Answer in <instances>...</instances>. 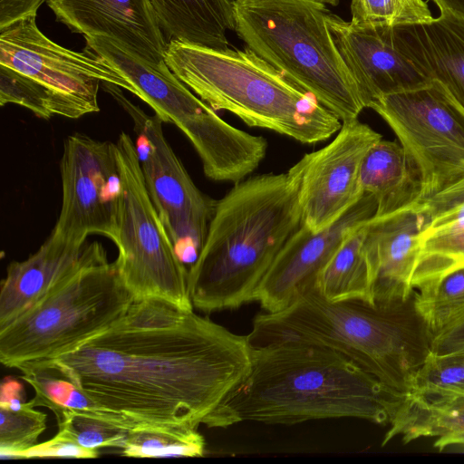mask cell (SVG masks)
<instances>
[{
  "mask_svg": "<svg viewBox=\"0 0 464 464\" xmlns=\"http://www.w3.org/2000/svg\"><path fill=\"white\" fill-rule=\"evenodd\" d=\"M382 135L358 119L343 121L332 141L305 153L288 171L298 185L302 226L319 232L334 224L364 195L360 169Z\"/></svg>",
  "mask_w": 464,
  "mask_h": 464,
  "instance_id": "14",
  "label": "cell"
},
{
  "mask_svg": "<svg viewBox=\"0 0 464 464\" xmlns=\"http://www.w3.org/2000/svg\"><path fill=\"white\" fill-rule=\"evenodd\" d=\"M107 256L98 242L77 243L50 235L38 250L6 269L0 289V328L87 264Z\"/></svg>",
  "mask_w": 464,
  "mask_h": 464,
  "instance_id": "19",
  "label": "cell"
},
{
  "mask_svg": "<svg viewBox=\"0 0 464 464\" xmlns=\"http://www.w3.org/2000/svg\"><path fill=\"white\" fill-rule=\"evenodd\" d=\"M98 456L99 450L82 447L69 434L59 430L53 438L17 453L15 459H94Z\"/></svg>",
  "mask_w": 464,
  "mask_h": 464,
  "instance_id": "34",
  "label": "cell"
},
{
  "mask_svg": "<svg viewBox=\"0 0 464 464\" xmlns=\"http://www.w3.org/2000/svg\"><path fill=\"white\" fill-rule=\"evenodd\" d=\"M404 394L334 350L299 343H272L252 347L248 373L202 424L292 425L335 418L387 424Z\"/></svg>",
  "mask_w": 464,
  "mask_h": 464,
  "instance_id": "2",
  "label": "cell"
},
{
  "mask_svg": "<svg viewBox=\"0 0 464 464\" xmlns=\"http://www.w3.org/2000/svg\"><path fill=\"white\" fill-rule=\"evenodd\" d=\"M204 437L188 426L139 424L129 430L122 455L132 458L201 457Z\"/></svg>",
  "mask_w": 464,
  "mask_h": 464,
  "instance_id": "27",
  "label": "cell"
},
{
  "mask_svg": "<svg viewBox=\"0 0 464 464\" xmlns=\"http://www.w3.org/2000/svg\"><path fill=\"white\" fill-rule=\"evenodd\" d=\"M440 12H450L464 18V0H430Z\"/></svg>",
  "mask_w": 464,
  "mask_h": 464,
  "instance_id": "38",
  "label": "cell"
},
{
  "mask_svg": "<svg viewBox=\"0 0 464 464\" xmlns=\"http://www.w3.org/2000/svg\"><path fill=\"white\" fill-rule=\"evenodd\" d=\"M235 31L246 48L312 94L341 121L365 109L314 0H234Z\"/></svg>",
  "mask_w": 464,
  "mask_h": 464,
  "instance_id": "6",
  "label": "cell"
},
{
  "mask_svg": "<svg viewBox=\"0 0 464 464\" xmlns=\"http://www.w3.org/2000/svg\"><path fill=\"white\" fill-rule=\"evenodd\" d=\"M57 21L84 36L114 41L133 54L160 63L167 40L148 0H47Z\"/></svg>",
  "mask_w": 464,
  "mask_h": 464,
  "instance_id": "18",
  "label": "cell"
},
{
  "mask_svg": "<svg viewBox=\"0 0 464 464\" xmlns=\"http://www.w3.org/2000/svg\"><path fill=\"white\" fill-rule=\"evenodd\" d=\"M365 222L345 237L317 276L314 290L328 302L355 300L375 304L372 272L363 249Z\"/></svg>",
  "mask_w": 464,
  "mask_h": 464,
  "instance_id": "25",
  "label": "cell"
},
{
  "mask_svg": "<svg viewBox=\"0 0 464 464\" xmlns=\"http://www.w3.org/2000/svg\"><path fill=\"white\" fill-rule=\"evenodd\" d=\"M167 43L228 49L235 30L234 0H148Z\"/></svg>",
  "mask_w": 464,
  "mask_h": 464,
  "instance_id": "23",
  "label": "cell"
},
{
  "mask_svg": "<svg viewBox=\"0 0 464 464\" xmlns=\"http://www.w3.org/2000/svg\"><path fill=\"white\" fill-rule=\"evenodd\" d=\"M369 108L402 147L417 201L464 180V112L439 82L383 95Z\"/></svg>",
  "mask_w": 464,
  "mask_h": 464,
  "instance_id": "10",
  "label": "cell"
},
{
  "mask_svg": "<svg viewBox=\"0 0 464 464\" xmlns=\"http://www.w3.org/2000/svg\"><path fill=\"white\" fill-rule=\"evenodd\" d=\"M326 22L365 108L383 95L432 82L398 48L392 26L346 22L330 13Z\"/></svg>",
  "mask_w": 464,
  "mask_h": 464,
  "instance_id": "16",
  "label": "cell"
},
{
  "mask_svg": "<svg viewBox=\"0 0 464 464\" xmlns=\"http://www.w3.org/2000/svg\"><path fill=\"white\" fill-rule=\"evenodd\" d=\"M129 115L146 188L180 259L193 263L206 239L216 201L193 182L167 140L156 115L127 98L122 88L102 82Z\"/></svg>",
  "mask_w": 464,
  "mask_h": 464,
  "instance_id": "11",
  "label": "cell"
},
{
  "mask_svg": "<svg viewBox=\"0 0 464 464\" xmlns=\"http://www.w3.org/2000/svg\"><path fill=\"white\" fill-rule=\"evenodd\" d=\"M247 334L252 347L280 343L324 346L351 359L384 385L406 393L431 352L432 334L414 294L390 305L328 302L315 290L285 309L261 313Z\"/></svg>",
  "mask_w": 464,
  "mask_h": 464,
  "instance_id": "4",
  "label": "cell"
},
{
  "mask_svg": "<svg viewBox=\"0 0 464 464\" xmlns=\"http://www.w3.org/2000/svg\"><path fill=\"white\" fill-rule=\"evenodd\" d=\"M425 215L419 201L392 212L374 213L364 223L363 249L372 276L375 304L409 300Z\"/></svg>",
  "mask_w": 464,
  "mask_h": 464,
  "instance_id": "17",
  "label": "cell"
},
{
  "mask_svg": "<svg viewBox=\"0 0 464 464\" xmlns=\"http://www.w3.org/2000/svg\"><path fill=\"white\" fill-rule=\"evenodd\" d=\"M164 61L211 108L249 126L304 144L324 141L342 127L338 116L248 48L218 50L170 41Z\"/></svg>",
  "mask_w": 464,
  "mask_h": 464,
  "instance_id": "5",
  "label": "cell"
},
{
  "mask_svg": "<svg viewBox=\"0 0 464 464\" xmlns=\"http://www.w3.org/2000/svg\"><path fill=\"white\" fill-rule=\"evenodd\" d=\"M47 415L32 401L15 410L0 406V453L2 459H15L17 453L36 444L46 429Z\"/></svg>",
  "mask_w": 464,
  "mask_h": 464,
  "instance_id": "29",
  "label": "cell"
},
{
  "mask_svg": "<svg viewBox=\"0 0 464 464\" xmlns=\"http://www.w3.org/2000/svg\"><path fill=\"white\" fill-rule=\"evenodd\" d=\"M314 1L324 4V5H336L339 2V0H314Z\"/></svg>",
  "mask_w": 464,
  "mask_h": 464,
  "instance_id": "39",
  "label": "cell"
},
{
  "mask_svg": "<svg viewBox=\"0 0 464 464\" xmlns=\"http://www.w3.org/2000/svg\"><path fill=\"white\" fill-rule=\"evenodd\" d=\"M301 226L298 185L289 171L235 183L216 201L206 239L188 269L193 307L212 313L255 301L265 275Z\"/></svg>",
  "mask_w": 464,
  "mask_h": 464,
  "instance_id": "3",
  "label": "cell"
},
{
  "mask_svg": "<svg viewBox=\"0 0 464 464\" xmlns=\"http://www.w3.org/2000/svg\"><path fill=\"white\" fill-rule=\"evenodd\" d=\"M114 144L121 177L114 261L120 276L134 299L160 298L192 311L188 269L148 192L135 142L122 131Z\"/></svg>",
  "mask_w": 464,
  "mask_h": 464,
  "instance_id": "9",
  "label": "cell"
},
{
  "mask_svg": "<svg viewBox=\"0 0 464 464\" xmlns=\"http://www.w3.org/2000/svg\"><path fill=\"white\" fill-rule=\"evenodd\" d=\"M411 392L464 396V349L430 353L416 372Z\"/></svg>",
  "mask_w": 464,
  "mask_h": 464,
  "instance_id": "31",
  "label": "cell"
},
{
  "mask_svg": "<svg viewBox=\"0 0 464 464\" xmlns=\"http://www.w3.org/2000/svg\"><path fill=\"white\" fill-rule=\"evenodd\" d=\"M389 424L382 446L398 436L404 443L434 437V447L450 448L464 436V396L406 392Z\"/></svg>",
  "mask_w": 464,
  "mask_h": 464,
  "instance_id": "22",
  "label": "cell"
},
{
  "mask_svg": "<svg viewBox=\"0 0 464 464\" xmlns=\"http://www.w3.org/2000/svg\"><path fill=\"white\" fill-rule=\"evenodd\" d=\"M464 349V317L432 338L431 352L447 353Z\"/></svg>",
  "mask_w": 464,
  "mask_h": 464,
  "instance_id": "36",
  "label": "cell"
},
{
  "mask_svg": "<svg viewBox=\"0 0 464 464\" xmlns=\"http://www.w3.org/2000/svg\"><path fill=\"white\" fill-rule=\"evenodd\" d=\"M57 423L58 429L79 445L94 450L105 447L122 450L129 432L128 429L108 419L74 410L64 411Z\"/></svg>",
  "mask_w": 464,
  "mask_h": 464,
  "instance_id": "32",
  "label": "cell"
},
{
  "mask_svg": "<svg viewBox=\"0 0 464 464\" xmlns=\"http://www.w3.org/2000/svg\"><path fill=\"white\" fill-rule=\"evenodd\" d=\"M393 40L464 112V18L440 12L428 23L392 26Z\"/></svg>",
  "mask_w": 464,
  "mask_h": 464,
  "instance_id": "20",
  "label": "cell"
},
{
  "mask_svg": "<svg viewBox=\"0 0 464 464\" xmlns=\"http://www.w3.org/2000/svg\"><path fill=\"white\" fill-rule=\"evenodd\" d=\"M363 194L377 201L375 213L394 211L418 200L402 147L397 141L380 140L364 156L360 169Z\"/></svg>",
  "mask_w": 464,
  "mask_h": 464,
  "instance_id": "24",
  "label": "cell"
},
{
  "mask_svg": "<svg viewBox=\"0 0 464 464\" xmlns=\"http://www.w3.org/2000/svg\"><path fill=\"white\" fill-rule=\"evenodd\" d=\"M62 205L51 236L85 243L91 234L118 238L121 177L115 144L73 133L60 160Z\"/></svg>",
  "mask_w": 464,
  "mask_h": 464,
  "instance_id": "13",
  "label": "cell"
},
{
  "mask_svg": "<svg viewBox=\"0 0 464 464\" xmlns=\"http://www.w3.org/2000/svg\"><path fill=\"white\" fill-rule=\"evenodd\" d=\"M370 194L334 224L319 232L301 226L285 242L261 281L255 301L266 313L281 311L304 294L314 290L318 274L345 237L376 211Z\"/></svg>",
  "mask_w": 464,
  "mask_h": 464,
  "instance_id": "15",
  "label": "cell"
},
{
  "mask_svg": "<svg viewBox=\"0 0 464 464\" xmlns=\"http://www.w3.org/2000/svg\"><path fill=\"white\" fill-rule=\"evenodd\" d=\"M417 290L414 292L415 307L432 338L464 317V266Z\"/></svg>",
  "mask_w": 464,
  "mask_h": 464,
  "instance_id": "28",
  "label": "cell"
},
{
  "mask_svg": "<svg viewBox=\"0 0 464 464\" xmlns=\"http://www.w3.org/2000/svg\"><path fill=\"white\" fill-rule=\"evenodd\" d=\"M352 22L399 26L424 24L433 16L424 0H352Z\"/></svg>",
  "mask_w": 464,
  "mask_h": 464,
  "instance_id": "30",
  "label": "cell"
},
{
  "mask_svg": "<svg viewBox=\"0 0 464 464\" xmlns=\"http://www.w3.org/2000/svg\"><path fill=\"white\" fill-rule=\"evenodd\" d=\"M24 402L25 401L23 385L10 377L5 378L1 383L0 406L15 410Z\"/></svg>",
  "mask_w": 464,
  "mask_h": 464,
  "instance_id": "37",
  "label": "cell"
},
{
  "mask_svg": "<svg viewBox=\"0 0 464 464\" xmlns=\"http://www.w3.org/2000/svg\"><path fill=\"white\" fill-rule=\"evenodd\" d=\"M133 300L115 262L92 261L0 328V362L17 368L66 353L111 326Z\"/></svg>",
  "mask_w": 464,
  "mask_h": 464,
  "instance_id": "8",
  "label": "cell"
},
{
  "mask_svg": "<svg viewBox=\"0 0 464 464\" xmlns=\"http://www.w3.org/2000/svg\"><path fill=\"white\" fill-rule=\"evenodd\" d=\"M0 64L42 84L53 97L57 115L69 119L100 111L102 82L137 93L113 66L87 47L76 52L50 40L39 30L36 14L0 29Z\"/></svg>",
  "mask_w": 464,
  "mask_h": 464,
  "instance_id": "12",
  "label": "cell"
},
{
  "mask_svg": "<svg viewBox=\"0 0 464 464\" xmlns=\"http://www.w3.org/2000/svg\"><path fill=\"white\" fill-rule=\"evenodd\" d=\"M47 0H0V29L12 23L36 14Z\"/></svg>",
  "mask_w": 464,
  "mask_h": 464,
  "instance_id": "35",
  "label": "cell"
},
{
  "mask_svg": "<svg viewBox=\"0 0 464 464\" xmlns=\"http://www.w3.org/2000/svg\"><path fill=\"white\" fill-rule=\"evenodd\" d=\"M251 362L247 335L168 301L142 298L75 349L32 363L70 380L135 426L198 429L244 380Z\"/></svg>",
  "mask_w": 464,
  "mask_h": 464,
  "instance_id": "1",
  "label": "cell"
},
{
  "mask_svg": "<svg viewBox=\"0 0 464 464\" xmlns=\"http://www.w3.org/2000/svg\"><path fill=\"white\" fill-rule=\"evenodd\" d=\"M17 369L22 372L21 378L34 391V396L31 400L33 405L48 408L54 413L57 420L64 411L74 410L108 419L128 430L133 427L123 416L102 409L70 380L50 368L36 363H25Z\"/></svg>",
  "mask_w": 464,
  "mask_h": 464,
  "instance_id": "26",
  "label": "cell"
},
{
  "mask_svg": "<svg viewBox=\"0 0 464 464\" xmlns=\"http://www.w3.org/2000/svg\"><path fill=\"white\" fill-rule=\"evenodd\" d=\"M86 47L113 66L162 121L176 125L197 151L207 178L237 183L265 159L267 141L218 116L168 67L142 59L114 41L84 36Z\"/></svg>",
  "mask_w": 464,
  "mask_h": 464,
  "instance_id": "7",
  "label": "cell"
},
{
  "mask_svg": "<svg viewBox=\"0 0 464 464\" xmlns=\"http://www.w3.org/2000/svg\"><path fill=\"white\" fill-rule=\"evenodd\" d=\"M13 103L49 120L57 115L56 104L49 91L31 77L0 64V105Z\"/></svg>",
  "mask_w": 464,
  "mask_h": 464,
  "instance_id": "33",
  "label": "cell"
},
{
  "mask_svg": "<svg viewBox=\"0 0 464 464\" xmlns=\"http://www.w3.org/2000/svg\"><path fill=\"white\" fill-rule=\"evenodd\" d=\"M419 202L425 225L419 237L414 290L464 266V180Z\"/></svg>",
  "mask_w": 464,
  "mask_h": 464,
  "instance_id": "21",
  "label": "cell"
}]
</instances>
